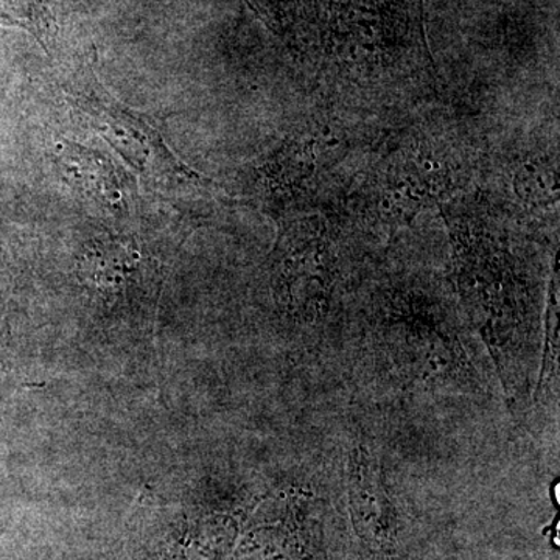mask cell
<instances>
[{
    "instance_id": "cell-2",
    "label": "cell",
    "mask_w": 560,
    "mask_h": 560,
    "mask_svg": "<svg viewBox=\"0 0 560 560\" xmlns=\"http://www.w3.org/2000/svg\"><path fill=\"white\" fill-rule=\"evenodd\" d=\"M451 245V280L467 326L492 361L508 410L533 411L545 307L556 253L551 235L481 189L438 206Z\"/></svg>"
},
{
    "instance_id": "cell-5",
    "label": "cell",
    "mask_w": 560,
    "mask_h": 560,
    "mask_svg": "<svg viewBox=\"0 0 560 560\" xmlns=\"http://www.w3.org/2000/svg\"><path fill=\"white\" fill-rule=\"evenodd\" d=\"M556 415L559 410V272L552 267L548 282L547 307H545L544 346L536 389L533 394V411Z\"/></svg>"
},
{
    "instance_id": "cell-1",
    "label": "cell",
    "mask_w": 560,
    "mask_h": 560,
    "mask_svg": "<svg viewBox=\"0 0 560 560\" xmlns=\"http://www.w3.org/2000/svg\"><path fill=\"white\" fill-rule=\"evenodd\" d=\"M350 280L340 326L352 370L390 399H480L488 383L451 276L366 254Z\"/></svg>"
},
{
    "instance_id": "cell-4",
    "label": "cell",
    "mask_w": 560,
    "mask_h": 560,
    "mask_svg": "<svg viewBox=\"0 0 560 560\" xmlns=\"http://www.w3.org/2000/svg\"><path fill=\"white\" fill-rule=\"evenodd\" d=\"M342 477L350 522L364 550L393 558L399 550V508L381 451L368 436L350 438Z\"/></svg>"
},
{
    "instance_id": "cell-3",
    "label": "cell",
    "mask_w": 560,
    "mask_h": 560,
    "mask_svg": "<svg viewBox=\"0 0 560 560\" xmlns=\"http://www.w3.org/2000/svg\"><path fill=\"white\" fill-rule=\"evenodd\" d=\"M486 145L455 117H412L383 135L330 210L364 245L390 243L423 209L480 183Z\"/></svg>"
},
{
    "instance_id": "cell-6",
    "label": "cell",
    "mask_w": 560,
    "mask_h": 560,
    "mask_svg": "<svg viewBox=\"0 0 560 560\" xmlns=\"http://www.w3.org/2000/svg\"><path fill=\"white\" fill-rule=\"evenodd\" d=\"M0 22L27 28L47 47L51 35V14L43 0H0Z\"/></svg>"
}]
</instances>
